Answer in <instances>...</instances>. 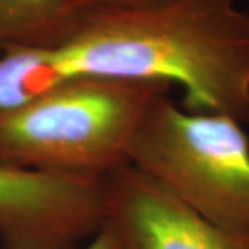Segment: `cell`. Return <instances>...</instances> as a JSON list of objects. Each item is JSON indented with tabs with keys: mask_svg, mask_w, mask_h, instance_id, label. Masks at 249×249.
I'll list each match as a JSON object with an SVG mask.
<instances>
[{
	"mask_svg": "<svg viewBox=\"0 0 249 249\" xmlns=\"http://www.w3.org/2000/svg\"><path fill=\"white\" fill-rule=\"evenodd\" d=\"M67 79L53 49L4 47L0 53V111L22 107Z\"/></svg>",
	"mask_w": 249,
	"mask_h": 249,
	"instance_id": "obj_7",
	"label": "cell"
},
{
	"mask_svg": "<svg viewBox=\"0 0 249 249\" xmlns=\"http://www.w3.org/2000/svg\"><path fill=\"white\" fill-rule=\"evenodd\" d=\"M54 55L67 78L176 85L188 111L249 124V14L237 0L86 11L76 34Z\"/></svg>",
	"mask_w": 249,
	"mask_h": 249,
	"instance_id": "obj_1",
	"label": "cell"
},
{
	"mask_svg": "<svg viewBox=\"0 0 249 249\" xmlns=\"http://www.w3.org/2000/svg\"><path fill=\"white\" fill-rule=\"evenodd\" d=\"M127 163L206 220L249 230V137L237 119L188 111L165 93L139 124Z\"/></svg>",
	"mask_w": 249,
	"mask_h": 249,
	"instance_id": "obj_3",
	"label": "cell"
},
{
	"mask_svg": "<svg viewBox=\"0 0 249 249\" xmlns=\"http://www.w3.org/2000/svg\"><path fill=\"white\" fill-rule=\"evenodd\" d=\"M82 11L96 10L142 9L163 3L166 0H72Z\"/></svg>",
	"mask_w": 249,
	"mask_h": 249,
	"instance_id": "obj_8",
	"label": "cell"
},
{
	"mask_svg": "<svg viewBox=\"0 0 249 249\" xmlns=\"http://www.w3.org/2000/svg\"><path fill=\"white\" fill-rule=\"evenodd\" d=\"M106 178L107 220L126 249H249V230L206 220L129 163Z\"/></svg>",
	"mask_w": 249,
	"mask_h": 249,
	"instance_id": "obj_5",
	"label": "cell"
},
{
	"mask_svg": "<svg viewBox=\"0 0 249 249\" xmlns=\"http://www.w3.org/2000/svg\"><path fill=\"white\" fill-rule=\"evenodd\" d=\"M1 50H3V46H1V42H0V53H1Z\"/></svg>",
	"mask_w": 249,
	"mask_h": 249,
	"instance_id": "obj_10",
	"label": "cell"
},
{
	"mask_svg": "<svg viewBox=\"0 0 249 249\" xmlns=\"http://www.w3.org/2000/svg\"><path fill=\"white\" fill-rule=\"evenodd\" d=\"M160 82L72 76L9 111H0V165L107 176L127 163L144 115L169 93Z\"/></svg>",
	"mask_w": 249,
	"mask_h": 249,
	"instance_id": "obj_2",
	"label": "cell"
},
{
	"mask_svg": "<svg viewBox=\"0 0 249 249\" xmlns=\"http://www.w3.org/2000/svg\"><path fill=\"white\" fill-rule=\"evenodd\" d=\"M107 216L106 176L0 165L3 249H78Z\"/></svg>",
	"mask_w": 249,
	"mask_h": 249,
	"instance_id": "obj_4",
	"label": "cell"
},
{
	"mask_svg": "<svg viewBox=\"0 0 249 249\" xmlns=\"http://www.w3.org/2000/svg\"><path fill=\"white\" fill-rule=\"evenodd\" d=\"M78 249H126L119 234L111 223L106 222L104 226L90 238L83 247Z\"/></svg>",
	"mask_w": 249,
	"mask_h": 249,
	"instance_id": "obj_9",
	"label": "cell"
},
{
	"mask_svg": "<svg viewBox=\"0 0 249 249\" xmlns=\"http://www.w3.org/2000/svg\"><path fill=\"white\" fill-rule=\"evenodd\" d=\"M85 13L72 0H0V42L3 49L61 47Z\"/></svg>",
	"mask_w": 249,
	"mask_h": 249,
	"instance_id": "obj_6",
	"label": "cell"
}]
</instances>
